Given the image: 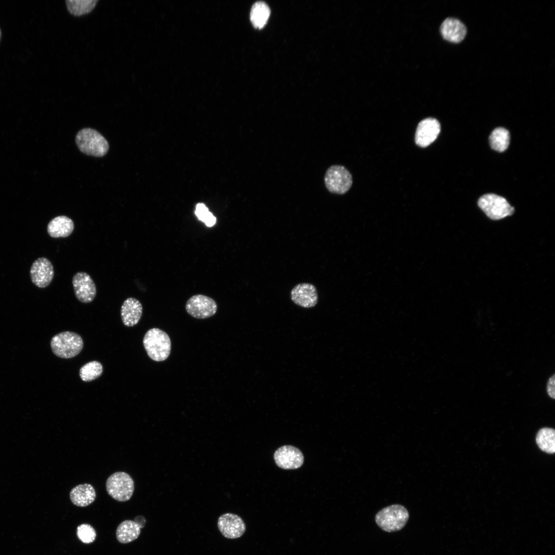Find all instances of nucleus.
Returning a JSON list of instances; mask_svg holds the SVG:
<instances>
[{
    "mask_svg": "<svg viewBox=\"0 0 555 555\" xmlns=\"http://www.w3.org/2000/svg\"><path fill=\"white\" fill-rule=\"evenodd\" d=\"M270 14L269 7L265 2L255 3L251 9L250 20L254 27L261 29L266 24Z\"/></svg>",
    "mask_w": 555,
    "mask_h": 555,
    "instance_id": "aec40b11",
    "label": "nucleus"
},
{
    "mask_svg": "<svg viewBox=\"0 0 555 555\" xmlns=\"http://www.w3.org/2000/svg\"><path fill=\"white\" fill-rule=\"evenodd\" d=\"M217 526L222 535L227 539H234L242 536L246 531V525L238 515L226 513L220 515Z\"/></svg>",
    "mask_w": 555,
    "mask_h": 555,
    "instance_id": "9b49d317",
    "label": "nucleus"
},
{
    "mask_svg": "<svg viewBox=\"0 0 555 555\" xmlns=\"http://www.w3.org/2000/svg\"><path fill=\"white\" fill-rule=\"evenodd\" d=\"M536 442L543 451L553 454L555 452V431L553 429L544 428L540 429L536 436Z\"/></svg>",
    "mask_w": 555,
    "mask_h": 555,
    "instance_id": "412c9836",
    "label": "nucleus"
},
{
    "mask_svg": "<svg viewBox=\"0 0 555 555\" xmlns=\"http://www.w3.org/2000/svg\"><path fill=\"white\" fill-rule=\"evenodd\" d=\"M71 502L78 507H86L92 503L96 497L95 490L89 484H83L73 488L69 493Z\"/></svg>",
    "mask_w": 555,
    "mask_h": 555,
    "instance_id": "6ab92c4d",
    "label": "nucleus"
},
{
    "mask_svg": "<svg viewBox=\"0 0 555 555\" xmlns=\"http://www.w3.org/2000/svg\"><path fill=\"white\" fill-rule=\"evenodd\" d=\"M440 132L438 121L433 118H428L421 121L416 129L415 142L421 147H425L433 143Z\"/></svg>",
    "mask_w": 555,
    "mask_h": 555,
    "instance_id": "ddd939ff",
    "label": "nucleus"
},
{
    "mask_svg": "<svg viewBox=\"0 0 555 555\" xmlns=\"http://www.w3.org/2000/svg\"><path fill=\"white\" fill-rule=\"evenodd\" d=\"M195 214L198 219L204 222L208 227H212L216 223L215 217L209 211L208 209L203 203H199L197 205Z\"/></svg>",
    "mask_w": 555,
    "mask_h": 555,
    "instance_id": "a878e982",
    "label": "nucleus"
},
{
    "mask_svg": "<svg viewBox=\"0 0 555 555\" xmlns=\"http://www.w3.org/2000/svg\"><path fill=\"white\" fill-rule=\"evenodd\" d=\"M324 183L330 192L343 194L349 190L352 185V176L343 166L331 165L326 172Z\"/></svg>",
    "mask_w": 555,
    "mask_h": 555,
    "instance_id": "0eeeda50",
    "label": "nucleus"
},
{
    "mask_svg": "<svg viewBox=\"0 0 555 555\" xmlns=\"http://www.w3.org/2000/svg\"><path fill=\"white\" fill-rule=\"evenodd\" d=\"M120 313L124 325L128 327L133 326L139 322L142 316V304L138 300L128 298L123 303Z\"/></svg>",
    "mask_w": 555,
    "mask_h": 555,
    "instance_id": "f3484780",
    "label": "nucleus"
},
{
    "mask_svg": "<svg viewBox=\"0 0 555 555\" xmlns=\"http://www.w3.org/2000/svg\"><path fill=\"white\" fill-rule=\"evenodd\" d=\"M98 1H66L69 12L74 15L80 16L90 12L95 7Z\"/></svg>",
    "mask_w": 555,
    "mask_h": 555,
    "instance_id": "b1692460",
    "label": "nucleus"
},
{
    "mask_svg": "<svg viewBox=\"0 0 555 555\" xmlns=\"http://www.w3.org/2000/svg\"><path fill=\"white\" fill-rule=\"evenodd\" d=\"M76 143L83 153L95 157L105 155L109 149L106 139L97 131L86 128L80 130L76 137Z\"/></svg>",
    "mask_w": 555,
    "mask_h": 555,
    "instance_id": "7ed1b4c3",
    "label": "nucleus"
},
{
    "mask_svg": "<svg viewBox=\"0 0 555 555\" xmlns=\"http://www.w3.org/2000/svg\"><path fill=\"white\" fill-rule=\"evenodd\" d=\"M290 296L295 304L304 308L314 307L318 300L316 288L310 283L297 285L291 290Z\"/></svg>",
    "mask_w": 555,
    "mask_h": 555,
    "instance_id": "4468645a",
    "label": "nucleus"
},
{
    "mask_svg": "<svg viewBox=\"0 0 555 555\" xmlns=\"http://www.w3.org/2000/svg\"><path fill=\"white\" fill-rule=\"evenodd\" d=\"M77 535L83 543L89 544L95 540L96 532L90 525L82 524L77 527Z\"/></svg>",
    "mask_w": 555,
    "mask_h": 555,
    "instance_id": "393cba45",
    "label": "nucleus"
},
{
    "mask_svg": "<svg viewBox=\"0 0 555 555\" xmlns=\"http://www.w3.org/2000/svg\"><path fill=\"white\" fill-rule=\"evenodd\" d=\"M440 30L445 40L455 43L462 41L467 33L465 25L459 20L452 17H448L443 21Z\"/></svg>",
    "mask_w": 555,
    "mask_h": 555,
    "instance_id": "dca6fc26",
    "label": "nucleus"
},
{
    "mask_svg": "<svg viewBox=\"0 0 555 555\" xmlns=\"http://www.w3.org/2000/svg\"><path fill=\"white\" fill-rule=\"evenodd\" d=\"M478 205L487 216L493 220L511 215L514 211V208L505 198L494 194H487L480 197Z\"/></svg>",
    "mask_w": 555,
    "mask_h": 555,
    "instance_id": "423d86ee",
    "label": "nucleus"
},
{
    "mask_svg": "<svg viewBox=\"0 0 555 555\" xmlns=\"http://www.w3.org/2000/svg\"><path fill=\"white\" fill-rule=\"evenodd\" d=\"M72 285L77 299L81 302L88 303L96 297L97 289L90 276L84 272H78L72 278Z\"/></svg>",
    "mask_w": 555,
    "mask_h": 555,
    "instance_id": "9d476101",
    "label": "nucleus"
},
{
    "mask_svg": "<svg viewBox=\"0 0 555 555\" xmlns=\"http://www.w3.org/2000/svg\"><path fill=\"white\" fill-rule=\"evenodd\" d=\"M47 230L48 234L52 237H66L72 233L74 223L71 218L66 216H58L49 222Z\"/></svg>",
    "mask_w": 555,
    "mask_h": 555,
    "instance_id": "a211bd4d",
    "label": "nucleus"
},
{
    "mask_svg": "<svg viewBox=\"0 0 555 555\" xmlns=\"http://www.w3.org/2000/svg\"><path fill=\"white\" fill-rule=\"evenodd\" d=\"M185 307L190 315L197 319L211 317L217 309V304L212 298L200 294L191 297L187 301Z\"/></svg>",
    "mask_w": 555,
    "mask_h": 555,
    "instance_id": "6e6552de",
    "label": "nucleus"
},
{
    "mask_svg": "<svg viewBox=\"0 0 555 555\" xmlns=\"http://www.w3.org/2000/svg\"><path fill=\"white\" fill-rule=\"evenodd\" d=\"M276 465L285 470L296 469L301 467L304 462V456L297 448L286 445L279 448L273 455Z\"/></svg>",
    "mask_w": 555,
    "mask_h": 555,
    "instance_id": "1a4fd4ad",
    "label": "nucleus"
},
{
    "mask_svg": "<svg viewBox=\"0 0 555 555\" xmlns=\"http://www.w3.org/2000/svg\"><path fill=\"white\" fill-rule=\"evenodd\" d=\"M143 343L149 357L157 362L163 361L169 356L171 342L169 335L157 328L149 329L145 334Z\"/></svg>",
    "mask_w": 555,
    "mask_h": 555,
    "instance_id": "f257e3e1",
    "label": "nucleus"
},
{
    "mask_svg": "<svg viewBox=\"0 0 555 555\" xmlns=\"http://www.w3.org/2000/svg\"><path fill=\"white\" fill-rule=\"evenodd\" d=\"M146 523L145 518L141 515L135 517L134 521L125 520L121 523L116 530V537L119 542L122 544L130 543L139 536L141 528Z\"/></svg>",
    "mask_w": 555,
    "mask_h": 555,
    "instance_id": "2eb2a0df",
    "label": "nucleus"
},
{
    "mask_svg": "<svg viewBox=\"0 0 555 555\" xmlns=\"http://www.w3.org/2000/svg\"><path fill=\"white\" fill-rule=\"evenodd\" d=\"M108 494L119 502L128 501L134 491V482L132 477L124 472H117L110 475L106 482Z\"/></svg>",
    "mask_w": 555,
    "mask_h": 555,
    "instance_id": "39448f33",
    "label": "nucleus"
},
{
    "mask_svg": "<svg viewBox=\"0 0 555 555\" xmlns=\"http://www.w3.org/2000/svg\"><path fill=\"white\" fill-rule=\"evenodd\" d=\"M409 519V513L403 506L394 504L380 510L375 515L377 525L387 532L398 531L402 529Z\"/></svg>",
    "mask_w": 555,
    "mask_h": 555,
    "instance_id": "f03ea898",
    "label": "nucleus"
},
{
    "mask_svg": "<svg viewBox=\"0 0 555 555\" xmlns=\"http://www.w3.org/2000/svg\"><path fill=\"white\" fill-rule=\"evenodd\" d=\"M510 134L507 130L503 127L494 129L489 137V142L492 149L502 152L505 151L509 144Z\"/></svg>",
    "mask_w": 555,
    "mask_h": 555,
    "instance_id": "4be33fe9",
    "label": "nucleus"
},
{
    "mask_svg": "<svg viewBox=\"0 0 555 555\" xmlns=\"http://www.w3.org/2000/svg\"><path fill=\"white\" fill-rule=\"evenodd\" d=\"M50 347L57 356L65 359L77 356L83 347V341L78 334L63 331L54 336L50 341Z\"/></svg>",
    "mask_w": 555,
    "mask_h": 555,
    "instance_id": "20e7f679",
    "label": "nucleus"
},
{
    "mask_svg": "<svg viewBox=\"0 0 555 555\" xmlns=\"http://www.w3.org/2000/svg\"><path fill=\"white\" fill-rule=\"evenodd\" d=\"M103 373V366L97 361H90L80 369L79 376L85 382H89L99 378Z\"/></svg>",
    "mask_w": 555,
    "mask_h": 555,
    "instance_id": "5701e85b",
    "label": "nucleus"
},
{
    "mask_svg": "<svg viewBox=\"0 0 555 555\" xmlns=\"http://www.w3.org/2000/svg\"><path fill=\"white\" fill-rule=\"evenodd\" d=\"M546 392L547 395L552 399L555 398V377L554 375L550 376L546 383Z\"/></svg>",
    "mask_w": 555,
    "mask_h": 555,
    "instance_id": "bb28decb",
    "label": "nucleus"
},
{
    "mask_svg": "<svg viewBox=\"0 0 555 555\" xmlns=\"http://www.w3.org/2000/svg\"><path fill=\"white\" fill-rule=\"evenodd\" d=\"M1 35H2V31H1V29L0 28V40H1Z\"/></svg>",
    "mask_w": 555,
    "mask_h": 555,
    "instance_id": "cd10ccee",
    "label": "nucleus"
},
{
    "mask_svg": "<svg viewBox=\"0 0 555 555\" xmlns=\"http://www.w3.org/2000/svg\"><path fill=\"white\" fill-rule=\"evenodd\" d=\"M30 275L33 284L39 288H45L53 278V265L47 258H39L32 264Z\"/></svg>",
    "mask_w": 555,
    "mask_h": 555,
    "instance_id": "f8f14e48",
    "label": "nucleus"
}]
</instances>
